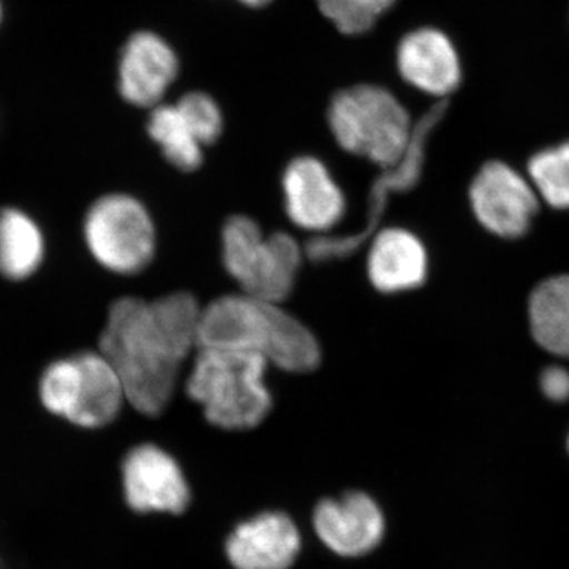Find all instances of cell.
<instances>
[{
  "label": "cell",
  "instance_id": "6da1fadb",
  "mask_svg": "<svg viewBox=\"0 0 569 569\" xmlns=\"http://www.w3.org/2000/svg\"><path fill=\"white\" fill-rule=\"evenodd\" d=\"M201 307L190 293L111 306L100 353L114 367L126 400L146 417H159L174 395L183 361L197 348Z\"/></svg>",
  "mask_w": 569,
  "mask_h": 569
},
{
  "label": "cell",
  "instance_id": "7a4b0ae2",
  "mask_svg": "<svg viewBox=\"0 0 569 569\" xmlns=\"http://www.w3.org/2000/svg\"><path fill=\"white\" fill-rule=\"evenodd\" d=\"M198 348H227L263 356L284 372L309 373L321 362L317 337L276 302L228 295L201 309Z\"/></svg>",
  "mask_w": 569,
  "mask_h": 569
},
{
  "label": "cell",
  "instance_id": "3957f363",
  "mask_svg": "<svg viewBox=\"0 0 569 569\" xmlns=\"http://www.w3.org/2000/svg\"><path fill=\"white\" fill-rule=\"evenodd\" d=\"M269 362L263 356L227 348H198L187 395L203 408L212 426L249 430L260 426L272 408L264 383Z\"/></svg>",
  "mask_w": 569,
  "mask_h": 569
},
{
  "label": "cell",
  "instance_id": "277c9868",
  "mask_svg": "<svg viewBox=\"0 0 569 569\" xmlns=\"http://www.w3.org/2000/svg\"><path fill=\"white\" fill-rule=\"evenodd\" d=\"M328 123L343 151L383 168L402 159L415 123L395 93L376 84L342 89L331 99Z\"/></svg>",
  "mask_w": 569,
  "mask_h": 569
},
{
  "label": "cell",
  "instance_id": "5b68a950",
  "mask_svg": "<svg viewBox=\"0 0 569 569\" xmlns=\"http://www.w3.org/2000/svg\"><path fill=\"white\" fill-rule=\"evenodd\" d=\"M305 250L287 233L263 236L247 216H233L222 230V260L242 293L263 301H284L293 291Z\"/></svg>",
  "mask_w": 569,
  "mask_h": 569
},
{
  "label": "cell",
  "instance_id": "8992f818",
  "mask_svg": "<svg viewBox=\"0 0 569 569\" xmlns=\"http://www.w3.org/2000/svg\"><path fill=\"white\" fill-rule=\"evenodd\" d=\"M40 397L51 413L97 429L114 421L126 392L110 361L102 353L86 351L48 367L41 377Z\"/></svg>",
  "mask_w": 569,
  "mask_h": 569
},
{
  "label": "cell",
  "instance_id": "52a82bcc",
  "mask_svg": "<svg viewBox=\"0 0 569 569\" xmlns=\"http://www.w3.org/2000/svg\"><path fill=\"white\" fill-rule=\"evenodd\" d=\"M447 111L448 102L441 100L415 123L410 144L402 159L392 167L383 168V173L378 176L370 187L366 223L362 230L351 234L316 236L306 246V254L310 261L328 263V261L347 260L372 239L387 212L389 198L397 193H406L418 186L425 170L427 142L438 123L443 121Z\"/></svg>",
  "mask_w": 569,
  "mask_h": 569
},
{
  "label": "cell",
  "instance_id": "ba28073f",
  "mask_svg": "<svg viewBox=\"0 0 569 569\" xmlns=\"http://www.w3.org/2000/svg\"><path fill=\"white\" fill-rule=\"evenodd\" d=\"M84 236L93 258L116 274H138L156 252L151 216L129 194L96 201L86 217Z\"/></svg>",
  "mask_w": 569,
  "mask_h": 569
},
{
  "label": "cell",
  "instance_id": "9c48e42d",
  "mask_svg": "<svg viewBox=\"0 0 569 569\" xmlns=\"http://www.w3.org/2000/svg\"><path fill=\"white\" fill-rule=\"evenodd\" d=\"M471 209L478 222L505 239L529 233L539 198L531 182L503 162H489L470 187Z\"/></svg>",
  "mask_w": 569,
  "mask_h": 569
},
{
  "label": "cell",
  "instance_id": "30bf717a",
  "mask_svg": "<svg viewBox=\"0 0 569 569\" xmlns=\"http://www.w3.org/2000/svg\"><path fill=\"white\" fill-rule=\"evenodd\" d=\"M122 485L133 511L181 515L189 507L190 489L181 467L156 445H141L126 456Z\"/></svg>",
  "mask_w": 569,
  "mask_h": 569
},
{
  "label": "cell",
  "instance_id": "8fae6325",
  "mask_svg": "<svg viewBox=\"0 0 569 569\" xmlns=\"http://www.w3.org/2000/svg\"><path fill=\"white\" fill-rule=\"evenodd\" d=\"M284 209L296 227L317 236L329 231L346 213V198L323 162L298 157L283 173Z\"/></svg>",
  "mask_w": 569,
  "mask_h": 569
},
{
  "label": "cell",
  "instance_id": "7c38bea8",
  "mask_svg": "<svg viewBox=\"0 0 569 569\" xmlns=\"http://www.w3.org/2000/svg\"><path fill=\"white\" fill-rule=\"evenodd\" d=\"M179 74V58L167 40L152 31L134 32L123 44L118 63V91L127 103L152 108Z\"/></svg>",
  "mask_w": 569,
  "mask_h": 569
},
{
  "label": "cell",
  "instance_id": "4fadbf2b",
  "mask_svg": "<svg viewBox=\"0 0 569 569\" xmlns=\"http://www.w3.org/2000/svg\"><path fill=\"white\" fill-rule=\"evenodd\" d=\"M397 70L408 84L445 99L462 81L459 52L447 33L433 28L408 32L396 52Z\"/></svg>",
  "mask_w": 569,
  "mask_h": 569
},
{
  "label": "cell",
  "instance_id": "5bb4252c",
  "mask_svg": "<svg viewBox=\"0 0 569 569\" xmlns=\"http://www.w3.org/2000/svg\"><path fill=\"white\" fill-rule=\"evenodd\" d=\"M313 526L321 541L342 557L366 556L380 545L385 535L381 509L362 492L318 503Z\"/></svg>",
  "mask_w": 569,
  "mask_h": 569
},
{
  "label": "cell",
  "instance_id": "9a60e30c",
  "mask_svg": "<svg viewBox=\"0 0 569 569\" xmlns=\"http://www.w3.org/2000/svg\"><path fill=\"white\" fill-rule=\"evenodd\" d=\"M301 549L293 520L283 512H263L239 523L227 541V556L236 569H288Z\"/></svg>",
  "mask_w": 569,
  "mask_h": 569
},
{
  "label": "cell",
  "instance_id": "2e32d148",
  "mask_svg": "<svg viewBox=\"0 0 569 569\" xmlns=\"http://www.w3.org/2000/svg\"><path fill=\"white\" fill-rule=\"evenodd\" d=\"M367 244H370L367 272L380 293H403L426 282L429 264L426 247L410 231L387 228L377 231Z\"/></svg>",
  "mask_w": 569,
  "mask_h": 569
},
{
  "label": "cell",
  "instance_id": "e0dca14e",
  "mask_svg": "<svg viewBox=\"0 0 569 569\" xmlns=\"http://www.w3.org/2000/svg\"><path fill=\"white\" fill-rule=\"evenodd\" d=\"M529 316L538 346L569 359V274L550 277L535 288Z\"/></svg>",
  "mask_w": 569,
  "mask_h": 569
},
{
  "label": "cell",
  "instance_id": "ac0fdd59",
  "mask_svg": "<svg viewBox=\"0 0 569 569\" xmlns=\"http://www.w3.org/2000/svg\"><path fill=\"white\" fill-rule=\"evenodd\" d=\"M40 228L18 209L0 212V274L7 279H28L43 260Z\"/></svg>",
  "mask_w": 569,
  "mask_h": 569
},
{
  "label": "cell",
  "instance_id": "d6986e66",
  "mask_svg": "<svg viewBox=\"0 0 569 569\" xmlns=\"http://www.w3.org/2000/svg\"><path fill=\"white\" fill-rule=\"evenodd\" d=\"M148 133L159 144L164 159L183 173H192L203 164L204 146L194 137L176 103H160L152 108Z\"/></svg>",
  "mask_w": 569,
  "mask_h": 569
},
{
  "label": "cell",
  "instance_id": "ffe728a7",
  "mask_svg": "<svg viewBox=\"0 0 569 569\" xmlns=\"http://www.w3.org/2000/svg\"><path fill=\"white\" fill-rule=\"evenodd\" d=\"M531 186L553 209H569V142L545 149L529 162Z\"/></svg>",
  "mask_w": 569,
  "mask_h": 569
},
{
  "label": "cell",
  "instance_id": "44dd1931",
  "mask_svg": "<svg viewBox=\"0 0 569 569\" xmlns=\"http://www.w3.org/2000/svg\"><path fill=\"white\" fill-rule=\"evenodd\" d=\"M323 17L346 36L369 32L397 0H316Z\"/></svg>",
  "mask_w": 569,
  "mask_h": 569
},
{
  "label": "cell",
  "instance_id": "7402d4cb",
  "mask_svg": "<svg viewBox=\"0 0 569 569\" xmlns=\"http://www.w3.org/2000/svg\"><path fill=\"white\" fill-rule=\"evenodd\" d=\"M183 119L203 146H211L223 132V114L219 103L206 92L186 93L176 103Z\"/></svg>",
  "mask_w": 569,
  "mask_h": 569
},
{
  "label": "cell",
  "instance_id": "603a6c76",
  "mask_svg": "<svg viewBox=\"0 0 569 569\" xmlns=\"http://www.w3.org/2000/svg\"><path fill=\"white\" fill-rule=\"evenodd\" d=\"M541 389L552 402H567L569 400L568 370L559 366L548 367L541 376Z\"/></svg>",
  "mask_w": 569,
  "mask_h": 569
},
{
  "label": "cell",
  "instance_id": "cb8c5ba5",
  "mask_svg": "<svg viewBox=\"0 0 569 569\" xmlns=\"http://www.w3.org/2000/svg\"><path fill=\"white\" fill-rule=\"evenodd\" d=\"M238 2L244 3L247 7H252V9H261V7L271 3L272 0H238Z\"/></svg>",
  "mask_w": 569,
  "mask_h": 569
},
{
  "label": "cell",
  "instance_id": "d4e9b609",
  "mask_svg": "<svg viewBox=\"0 0 569 569\" xmlns=\"http://www.w3.org/2000/svg\"><path fill=\"white\" fill-rule=\"evenodd\" d=\"M2 18H3V6H2V0H0V24H2Z\"/></svg>",
  "mask_w": 569,
  "mask_h": 569
},
{
  "label": "cell",
  "instance_id": "484cf974",
  "mask_svg": "<svg viewBox=\"0 0 569 569\" xmlns=\"http://www.w3.org/2000/svg\"><path fill=\"white\" fill-rule=\"evenodd\" d=\"M0 569H7L6 565H3L2 559H0Z\"/></svg>",
  "mask_w": 569,
  "mask_h": 569
},
{
  "label": "cell",
  "instance_id": "4316f807",
  "mask_svg": "<svg viewBox=\"0 0 569 569\" xmlns=\"http://www.w3.org/2000/svg\"><path fill=\"white\" fill-rule=\"evenodd\" d=\"M568 451H569V438H568Z\"/></svg>",
  "mask_w": 569,
  "mask_h": 569
}]
</instances>
